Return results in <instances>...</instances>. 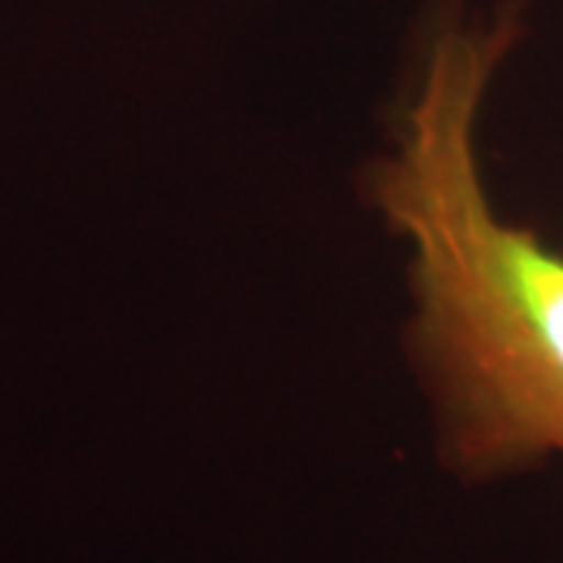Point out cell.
I'll list each match as a JSON object with an SVG mask.
<instances>
[{"label": "cell", "instance_id": "obj_1", "mask_svg": "<svg viewBox=\"0 0 563 563\" xmlns=\"http://www.w3.org/2000/svg\"><path fill=\"white\" fill-rule=\"evenodd\" d=\"M517 38L514 7L444 22L373 185L417 251L420 354L448 463L470 479L563 461V251L492 210L476 157L479 107Z\"/></svg>", "mask_w": 563, "mask_h": 563}]
</instances>
